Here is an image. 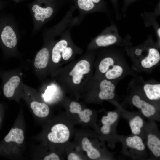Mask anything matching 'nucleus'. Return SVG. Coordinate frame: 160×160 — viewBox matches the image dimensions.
Segmentation results:
<instances>
[{
	"instance_id": "2eb2a0df",
	"label": "nucleus",
	"mask_w": 160,
	"mask_h": 160,
	"mask_svg": "<svg viewBox=\"0 0 160 160\" xmlns=\"http://www.w3.org/2000/svg\"><path fill=\"white\" fill-rule=\"evenodd\" d=\"M24 140V132L22 129L17 127L12 128L3 140L0 143V146L11 142H15L17 144H20L23 143Z\"/></svg>"
},
{
	"instance_id": "c85d7f7f",
	"label": "nucleus",
	"mask_w": 160,
	"mask_h": 160,
	"mask_svg": "<svg viewBox=\"0 0 160 160\" xmlns=\"http://www.w3.org/2000/svg\"><path fill=\"white\" fill-rule=\"evenodd\" d=\"M111 0V1H112V2L113 3L114 6H115V8H116H116L117 6L116 5V4H117V3H116V1H117V0Z\"/></svg>"
},
{
	"instance_id": "0eeeda50",
	"label": "nucleus",
	"mask_w": 160,
	"mask_h": 160,
	"mask_svg": "<svg viewBox=\"0 0 160 160\" xmlns=\"http://www.w3.org/2000/svg\"><path fill=\"white\" fill-rule=\"evenodd\" d=\"M124 40L119 35L116 27L113 24L105 29L93 38L87 46V50L96 49L116 44Z\"/></svg>"
},
{
	"instance_id": "f8f14e48",
	"label": "nucleus",
	"mask_w": 160,
	"mask_h": 160,
	"mask_svg": "<svg viewBox=\"0 0 160 160\" xmlns=\"http://www.w3.org/2000/svg\"><path fill=\"white\" fill-rule=\"evenodd\" d=\"M99 87L100 91L98 96L100 99H111L114 97L115 86L110 80L102 79L99 83Z\"/></svg>"
},
{
	"instance_id": "4468645a",
	"label": "nucleus",
	"mask_w": 160,
	"mask_h": 160,
	"mask_svg": "<svg viewBox=\"0 0 160 160\" xmlns=\"http://www.w3.org/2000/svg\"><path fill=\"white\" fill-rule=\"evenodd\" d=\"M160 54L156 48L148 49L147 55L141 61V66L145 68H149L156 65L160 61Z\"/></svg>"
},
{
	"instance_id": "bb28decb",
	"label": "nucleus",
	"mask_w": 160,
	"mask_h": 160,
	"mask_svg": "<svg viewBox=\"0 0 160 160\" xmlns=\"http://www.w3.org/2000/svg\"><path fill=\"white\" fill-rule=\"evenodd\" d=\"M142 113L146 116L147 117H150L151 116L149 113L147 111H142Z\"/></svg>"
},
{
	"instance_id": "c756f323",
	"label": "nucleus",
	"mask_w": 160,
	"mask_h": 160,
	"mask_svg": "<svg viewBox=\"0 0 160 160\" xmlns=\"http://www.w3.org/2000/svg\"><path fill=\"white\" fill-rule=\"evenodd\" d=\"M1 108H0V109ZM2 111L0 109V125L1 124L2 120Z\"/></svg>"
},
{
	"instance_id": "dca6fc26",
	"label": "nucleus",
	"mask_w": 160,
	"mask_h": 160,
	"mask_svg": "<svg viewBox=\"0 0 160 160\" xmlns=\"http://www.w3.org/2000/svg\"><path fill=\"white\" fill-rule=\"evenodd\" d=\"M69 111L73 113L79 115L81 121L87 123L90 120V116L92 114V111L89 109H86L82 111V107L80 103L76 101H72L69 105Z\"/></svg>"
},
{
	"instance_id": "1a4fd4ad",
	"label": "nucleus",
	"mask_w": 160,
	"mask_h": 160,
	"mask_svg": "<svg viewBox=\"0 0 160 160\" xmlns=\"http://www.w3.org/2000/svg\"><path fill=\"white\" fill-rule=\"evenodd\" d=\"M103 54L98 66L99 72L104 76V79L109 80L120 77L123 72L122 67L116 64L114 58L111 56L106 54Z\"/></svg>"
},
{
	"instance_id": "f03ea898",
	"label": "nucleus",
	"mask_w": 160,
	"mask_h": 160,
	"mask_svg": "<svg viewBox=\"0 0 160 160\" xmlns=\"http://www.w3.org/2000/svg\"><path fill=\"white\" fill-rule=\"evenodd\" d=\"M78 24L74 23L68 27L55 40L51 48L47 76L64 64L74 60L76 56L83 52L82 49L77 46L71 38L72 28Z\"/></svg>"
},
{
	"instance_id": "9b49d317",
	"label": "nucleus",
	"mask_w": 160,
	"mask_h": 160,
	"mask_svg": "<svg viewBox=\"0 0 160 160\" xmlns=\"http://www.w3.org/2000/svg\"><path fill=\"white\" fill-rule=\"evenodd\" d=\"M70 135L69 130L67 127L63 124H57L51 128L47 137L50 142L55 143H62L68 140Z\"/></svg>"
},
{
	"instance_id": "39448f33",
	"label": "nucleus",
	"mask_w": 160,
	"mask_h": 160,
	"mask_svg": "<svg viewBox=\"0 0 160 160\" xmlns=\"http://www.w3.org/2000/svg\"><path fill=\"white\" fill-rule=\"evenodd\" d=\"M20 33L14 18L11 17L0 31V40L7 50L10 57L20 58L21 55L18 48Z\"/></svg>"
},
{
	"instance_id": "4be33fe9",
	"label": "nucleus",
	"mask_w": 160,
	"mask_h": 160,
	"mask_svg": "<svg viewBox=\"0 0 160 160\" xmlns=\"http://www.w3.org/2000/svg\"><path fill=\"white\" fill-rule=\"evenodd\" d=\"M127 145L133 148L142 151L145 148L144 145L141 139L137 135L130 137L126 139Z\"/></svg>"
},
{
	"instance_id": "5701e85b",
	"label": "nucleus",
	"mask_w": 160,
	"mask_h": 160,
	"mask_svg": "<svg viewBox=\"0 0 160 160\" xmlns=\"http://www.w3.org/2000/svg\"><path fill=\"white\" fill-rule=\"evenodd\" d=\"M130 125L132 133L135 135L139 134L140 128L143 126V121L139 116H137L131 121Z\"/></svg>"
},
{
	"instance_id": "7c9ffc66",
	"label": "nucleus",
	"mask_w": 160,
	"mask_h": 160,
	"mask_svg": "<svg viewBox=\"0 0 160 160\" xmlns=\"http://www.w3.org/2000/svg\"><path fill=\"white\" fill-rule=\"evenodd\" d=\"M134 0H125L126 3L128 4L129 3H130L131 2H132Z\"/></svg>"
},
{
	"instance_id": "a211bd4d",
	"label": "nucleus",
	"mask_w": 160,
	"mask_h": 160,
	"mask_svg": "<svg viewBox=\"0 0 160 160\" xmlns=\"http://www.w3.org/2000/svg\"><path fill=\"white\" fill-rule=\"evenodd\" d=\"M107 116H104L101 120V122L103 125L101 127V130L104 134H108L110 130L111 124L114 123L118 118V114L115 112H109Z\"/></svg>"
},
{
	"instance_id": "6ab92c4d",
	"label": "nucleus",
	"mask_w": 160,
	"mask_h": 160,
	"mask_svg": "<svg viewBox=\"0 0 160 160\" xmlns=\"http://www.w3.org/2000/svg\"><path fill=\"white\" fill-rule=\"evenodd\" d=\"M81 144L82 149L86 152L87 156L89 158L95 159L100 157V154L99 152L92 146L88 138H84L82 140Z\"/></svg>"
},
{
	"instance_id": "f257e3e1",
	"label": "nucleus",
	"mask_w": 160,
	"mask_h": 160,
	"mask_svg": "<svg viewBox=\"0 0 160 160\" xmlns=\"http://www.w3.org/2000/svg\"><path fill=\"white\" fill-rule=\"evenodd\" d=\"M96 49L87 50L79 58L73 60L54 71L50 76L62 89L71 92L84 91L92 77L93 61Z\"/></svg>"
},
{
	"instance_id": "20e7f679",
	"label": "nucleus",
	"mask_w": 160,
	"mask_h": 160,
	"mask_svg": "<svg viewBox=\"0 0 160 160\" xmlns=\"http://www.w3.org/2000/svg\"><path fill=\"white\" fill-rule=\"evenodd\" d=\"M42 34L43 45L36 54L33 61L34 74L40 80H44L47 76L51 50L56 38L53 34L47 31H43Z\"/></svg>"
},
{
	"instance_id": "393cba45",
	"label": "nucleus",
	"mask_w": 160,
	"mask_h": 160,
	"mask_svg": "<svg viewBox=\"0 0 160 160\" xmlns=\"http://www.w3.org/2000/svg\"><path fill=\"white\" fill-rule=\"evenodd\" d=\"M68 160H80L81 159L76 154L74 153H71L69 154L67 157Z\"/></svg>"
},
{
	"instance_id": "9d476101",
	"label": "nucleus",
	"mask_w": 160,
	"mask_h": 160,
	"mask_svg": "<svg viewBox=\"0 0 160 160\" xmlns=\"http://www.w3.org/2000/svg\"><path fill=\"white\" fill-rule=\"evenodd\" d=\"M36 93L35 89L24 83L22 94L32 100L29 102L30 106L34 114L39 117L45 118L49 113V107L46 103L38 100V96L36 98Z\"/></svg>"
},
{
	"instance_id": "423d86ee",
	"label": "nucleus",
	"mask_w": 160,
	"mask_h": 160,
	"mask_svg": "<svg viewBox=\"0 0 160 160\" xmlns=\"http://www.w3.org/2000/svg\"><path fill=\"white\" fill-rule=\"evenodd\" d=\"M22 66L10 71L8 79L3 87L4 96L8 98H14L15 97L22 96L24 83L23 78L24 73Z\"/></svg>"
},
{
	"instance_id": "412c9836",
	"label": "nucleus",
	"mask_w": 160,
	"mask_h": 160,
	"mask_svg": "<svg viewBox=\"0 0 160 160\" xmlns=\"http://www.w3.org/2000/svg\"><path fill=\"white\" fill-rule=\"evenodd\" d=\"M147 145L149 149L156 157L160 156V140L156 136L149 134L148 137Z\"/></svg>"
},
{
	"instance_id": "a878e982",
	"label": "nucleus",
	"mask_w": 160,
	"mask_h": 160,
	"mask_svg": "<svg viewBox=\"0 0 160 160\" xmlns=\"http://www.w3.org/2000/svg\"><path fill=\"white\" fill-rule=\"evenodd\" d=\"M143 49L140 48H136L135 51V54L137 56H139L141 55L142 53Z\"/></svg>"
},
{
	"instance_id": "ddd939ff",
	"label": "nucleus",
	"mask_w": 160,
	"mask_h": 160,
	"mask_svg": "<svg viewBox=\"0 0 160 160\" xmlns=\"http://www.w3.org/2000/svg\"><path fill=\"white\" fill-rule=\"evenodd\" d=\"M51 79V81L45 82L41 87L44 89V93L42 95L45 101L51 100L62 88L57 81Z\"/></svg>"
},
{
	"instance_id": "6e6552de",
	"label": "nucleus",
	"mask_w": 160,
	"mask_h": 160,
	"mask_svg": "<svg viewBox=\"0 0 160 160\" xmlns=\"http://www.w3.org/2000/svg\"><path fill=\"white\" fill-rule=\"evenodd\" d=\"M73 4L78 10V16L81 21L86 15L95 12H107V9L104 0H67Z\"/></svg>"
},
{
	"instance_id": "aec40b11",
	"label": "nucleus",
	"mask_w": 160,
	"mask_h": 160,
	"mask_svg": "<svg viewBox=\"0 0 160 160\" xmlns=\"http://www.w3.org/2000/svg\"><path fill=\"white\" fill-rule=\"evenodd\" d=\"M132 102L135 106L138 108H140L142 111H147L151 115H153L155 113V108L145 101L141 100L138 95H134L132 98Z\"/></svg>"
},
{
	"instance_id": "f3484780",
	"label": "nucleus",
	"mask_w": 160,
	"mask_h": 160,
	"mask_svg": "<svg viewBox=\"0 0 160 160\" xmlns=\"http://www.w3.org/2000/svg\"><path fill=\"white\" fill-rule=\"evenodd\" d=\"M147 97L150 100H157L160 98V84H147L143 87Z\"/></svg>"
},
{
	"instance_id": "7ed1b4c3",
	"label": "nucleus",
	"mask_w": 160,
	"mask_h": 160,
	"mask_svg": "<svg viewBox=\"0 0 160 160\" xmlns=\"http://www.w3.org/2000/svg\"><path fill=\"white\" fill-rule=\"evenodd\" d=\"M67 0H34L27 6L34 25L33 33H36L51 20Z\"/></svg>"
},
{
	"instance_id": "b1692460",
	"label": "nucleus",
	"mask_w": 160,
	"mask_h": 160,
	"mask_svg": "<svg viewBox=\"0 0 160 160\" xmlns=\"http://www.w3.org/2000/svg\"><path fill=\"white\" fill-rule=\"evenodd\" d=\"M58 156L54 153H52L45 156L43 159L44 160H59Z\"/></svg>"
},
{
	"instance_id": "cd10ccee",
	"label": "nucleus",
	"mask_w": 160,
	"mask_h": 160,
	"mask_svg": "<svg viewBox=\"0 0 160 160\" xmlns=\"http://www.w3.org/2000/svg\"><path fill=\"white\" fill-rule=\"evenodd\" d=\"M25 0H13L15 4L23 2Z\"/></svg>"
}]
</instances>
